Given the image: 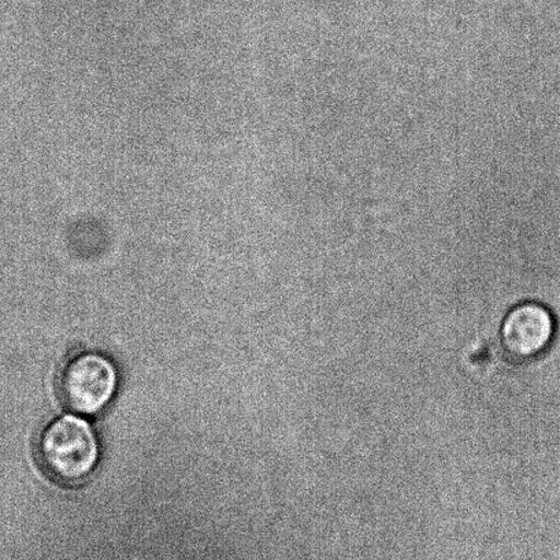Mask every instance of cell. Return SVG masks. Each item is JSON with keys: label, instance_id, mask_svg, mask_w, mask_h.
Here are the masks:
<instances>
[{"label": "cell", "instance_id": "2", "mask_svg": "<svg viewBox=\"0 0 560 560\" xmlns=\"http://www.w3.org/2000/svg\"><path fill=\"white\" fill-rule=\"evenodd\" d=\"M116 366L101 353L86 352L74 357L59 378V394L70 411L95 416L110 404L116 394Z\"/></svg>", "mask_w": 560, "mask_h": 560}, {"label": "cell", "instance_id": "1", "mask_svg": "<svg viewBox=\"0 0 560 560\" xmlns=\"http://www.w3.org/2000/svg\"><path fill=\"white\" fill-rule=\"evenodd\" d=\"M43 470L62 486H79L100 459V445L89 422L62 417L45 429L39 440Z\"/></svg>", "mask_w": 560, "mask_h": 560}, {"label": "cell", "instance_id": "3", "mask_svg": "<svg viewBox=\"0 0 560 560\" xmlns=\"http://www.w3.org/2000/svg\"><path fill=\"white\" fill-rule=\"evenodd\" d=\"M553 334L552 314L541 304L524 303L511 310L504 319L502 340L511 355L527 359L546 350Z\"/></svg>", "mask_w": 560, "mask_h": 560}]
</instances>
